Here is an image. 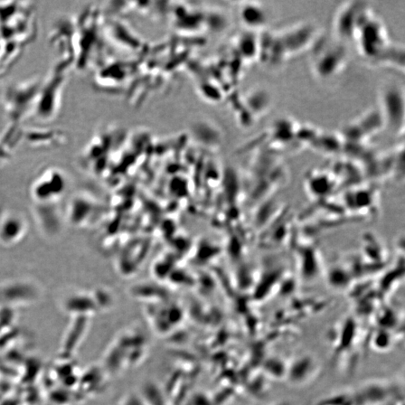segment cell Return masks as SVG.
I'll return each instance as SVG.
<instances>
[{
	"instance_id": "obj_1",
	"label": "cell",
	"mask_w": 405,
	"mask_h": 405,
	"mask_svg": "<svg viewBox=\"0 0 405 405\" xmlns=\"http://www.w3.org/2000/svg\"><path fill=\"white\" fill-rule=\"evenodd\" d=\"M44 79L32 77L8 87L2 98L3 109L12 126L33 116Z\"/></svg>"
},
{
	"instance_id": "obj_2",
	"label": "cell",
	"mask_w": 405,
	"mask_h": 405,
	"mask_svg": "<svg viewBox=\"0 0 405 405\" xmlns=\"http://www.w3.org/2000/svg\"><path fill=\"white\" fill-rule=\"evenodd\" d=\"M71 69L68 63L60 60L56 63L49 76L43 81L32 118L43 124H48L59 115L63 90L67 81V72Z\"/></svg>"
},
{
	"instance_id": "obj_3",
	"label": "cell",
	"mask_w": 405,
	"mask_h": 405,
	"mask_svg": "<svg viewBox=\"0 0 405 405\" xmlns=\"http://www.w3.org/2000/svg\"><path fill=\"white\" fill-rule=\"evenodd\" d=\"M354 40L363 58L374 63L379 60L390 44L387 28L372 10L358 27Z\"/></svg>"
},
{
	"instance_id": "obj_4",
	"label": "cell",
	"mask_w": 405,
	"mask_h": 405,
	"mask_svg": "<svg viewBox=\"0 0 405 405\" xmlns=\"http://www.w3.org/2000/svg\"><path fill=\"white\" fill-rule=\"evenodd\" d=\"M315 44L317 47L314 49L311 65L316 76L327 79L340 73L347 61V53L343 42L336 40L320 43L317 40Z\"/></svg>"
},
{
	"instance_id": "obj_5",
	"label": "cell",
	"mask_w": 405,
	"mask_h": 405,
	"mask_svg": "<svg viewBox=\"0 0 405 405\" xmlns=\"http://www.w3.org/2000/svg\"><path fill=\"white\" fill-rule=\"evenodd\" d=\"M372 8L363 2H349L338 8L333 21L336 40H354L355 33Z\"/></svg>"
},
{
	"instance_id": "obj_6",
	"label": "cell",
	"mask_w": 405,
	"mask_h": 405,
	"mask_svg": "<svg viewBox=\"0 0 405 405\" xmlns=\"http://www.w3.org/2000/svg\"><path fill=\"white\" fill-rule=\"evenodd\" d=\"M277 34L288 58L312 48L318 37L317 28L310 23L297 24Z\"/></svg>"
},
{
	"instance_id": "obj_7",
	"label": "cell",
	"mask_w": 405,
	"mask_h": 405,
	"mask_svg": "<svg viewBox=\"0 0 405 405\" xmlns=\"http://www.w3.org/2000/svg\"><path fill=\"white\" fill-rule=\"evenodd\" d=\"M64 174L56 167H49L38 176L33 192L37 200L49 201L64 192L65 183Z\"/></svg>"
},
{
	"instance_id": "obj_8",
	"label": "cell",
	"mask_w": 405,
	"mask_h": 405,
	"mask_svg": "<svg viewBox=\"0 0 405 405\" xmlns=\"http://www.w3.org/2000/svg\"><path fill=\"white\" fill-rule=\"evenodd\" d=\"M382 117L388 125L395 130L403 129L404 93L395 86L387 87L381 94Z\"/></svg>"
},
{
	"instance_id": "obj_9",
	"label": "cell",
	"mask_w": 405,
	"mask_h": 405,
	"mask_svg": "<svg viewBox=\"0 0 405 405\" xmlns=\"http://www.w3.org/2000/svg\"><path fill=\"white\" fill-rule=\"evenodd\" d=\"M27 142L34 147H56L64 143L67 138L63 131L58 129H31L26 133H21Z\"/></svg>"
},
{
	"instance_id": "obj_10",
	"label": "cell",
	"mask_w": 405,
	"mask_h": 405,
	"mask_svg": "<svg viewBox=\"0 0 405 405\" xmlns=\"http://www.w3.org/2000/svg\"><path fill=\"white\" fill-rule=\"evenodd\" d=\"M242 19L253 31L265 29L269 23L267 8L259 3L245 6L242 9Z\"/></svg>"
},
{
	"instance_id": "obj_11",
	"label": "cell",
	"mask_w": 405,
	"mask_h": 405,
	"mask_svg": "<svg viewBox=\"0 0 405 405\" xmlns=\"http://www.w3.org/2000/svg\"><path fill=\"white\" fill-rule=\"evenodd\" d=\"M316 366V362L312 356H304L299 358L288 369L289 380L296 384L306 382L314 374Z\"/></svg>"
},
{
	"instance_id": "obj_12",
	"label": "cell",
	"mask_w": 405,
	"mask_h": 405,
	"mask_svg": "<svg viewBox=\"0 0 405 405\" xmlns=\"http://www.w3.org/2000/svg\"><path fill=\"white\" fill-rule=\"evenodd\" d=\"M24 231L22 220L17 216L11 215L3 220L0 225V238L5 242H14L20 237Z\"/></svg>"
}]
</instances>
